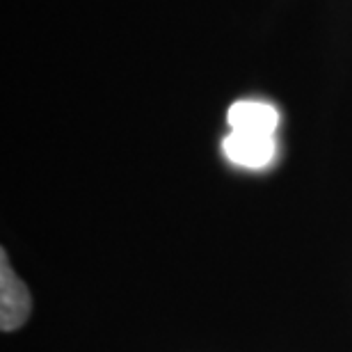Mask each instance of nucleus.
Returning <instances> with one entry per match:
<instances>
[{
	"label": "nucleus",
	"instance_id": "f257e3e1",
	"mask_svg": "<svg viewBox=\"0 0 352 352\" xmlns=\"http://www.w3.org/2000/svg\"><path fill=\"white\" fill-rule=\"evenodd\" d=\"M30 293L25 284L12 270L10 258L3 250V261H0V329L14 332L19 329L30 316Z\"/></svg>",
	"mask_w": 352,
	"mask_h": 352
},
{
	"label": "nucleus",
	"instance_id": "f03ea898",
	"mask_svg": "<svg viewBox=\"0 0 352 352\" xmlns=\"http://www.w3.org/2000/svg\"><path fill=\"white\" fill-rule=\"evenodd\" d=\"M224 156L231 163L248 167V170H261L270 165L274 158V135H261V133L231 131L222 142Z\"/></svg>",
	"mask_w": 352,
	"mask_h": 352
},
{
	"label": "nucleus",
	"instance_id": "7ed1b4c3",
	"mask_svg": "<svg viewBox=\"0 0 352 352\" xmlns=\"http://www.w3.org/2000/svg\"><path fill=\"white\" fill-rule=\"evenodd\" d=\"M227 122L231 131L274 135V131L279 126V112L270 103L263 101H236L227 112Z\"/></svg>",
	"mask_w": 352,
	"mask_h": 352
}]
</instances>
